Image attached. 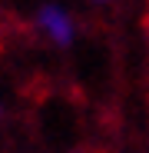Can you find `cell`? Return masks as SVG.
I'll use <instances>...</instances> for the list:
<instances>
[{
	"label": "cell",
	"instance_id": "cell-1",
	"mask_svg": "<svg viewBox=\"0 0 149 153\" xmlns=\"http://www.w3.org/2000/svg\"><path fill=\"white\" fill-rule=\"evenodd\" d=\"M40 27L53 37L57 43H70L73 40V23H70V17L60 7H43L40 10Z\"/></svg>",
	"mask_w": 149,
	"mask_h": 153
}]
</instances>
